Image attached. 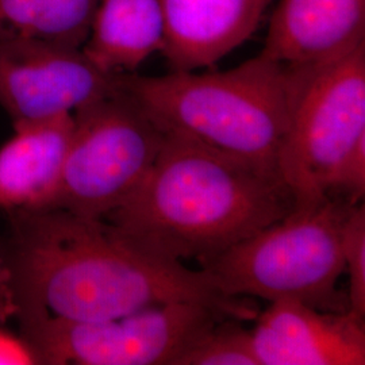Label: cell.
Here are the masks:
<instances>
[{"mask_svg":"<svg viewBox=\"0 0 365 365\" xmlns=\"http://www.w3.org/2000/svg\"><path fill=\"white\" fill-rule=\"evenodd\" d=\"M163 46L160 0H99L81 51L106 73H133Z\"/></svg>","mask_w":365,"mask_h":365,"instance_id":"obj_13","label":"cell"},{"mask_svg":"<svg viewBox=\"0 0 365 365\" xmlns=\"http://www.w3.org/2000/svg\"><path fill=\"white\" fill-rule=\"evenodd\" d=\"M272 0H160L161 53L173 71L214 66L241 46L260 25Z\"/></svg>","mask_w":365,"mask_h":365,"instance_id":"obj_12","label":"cell"},{"mask_svg":"<svg viewBox=\"0 0 365 365\" xmlns=\"http://www.w3.org/2000/svg\"><path fill=\"white\" fill-rule=\"evenodd\" d=\"M294 209L279 172L164 134L143 182L105 220L157 256L202 264Z\"/></svg>","mask_w":365,"mask_h":365,"instance_id":"obj_2","label":"cell"},{"mask_svg":"<svg viewBox=\"0 0 365 365\" xmlns=\"http://www.w3.org/2000/svg\"><path fill=\"white\" fill-rule=\"evenodd\" d=\"M252 333L259 365H364V319L297 300L271 302Z\"/></svg>","mask_w":365,"mask_h":365,"instance_id":"obj_9","label":"cell"},{"mask_svg":"<svg viewBox=\"0 0 365 365\" xmlns=\"http://www.w3.org/2000/svg\"><path fill=\"white\" fill-rule=\"evenodd\" d=\"M365 43V0H280L261 54L288 66L327 64Z\"/></svg>","mask_w":365,"mask_h":365,"instance_id":"obj_10","label":"cell"},{"mask_svg":"<svg viewBox=\"0 0 365 365\" xmlns=\"http://www.w3.org/2000/svg\"><path fill=\"white\" fill-rule=\"evenodd\" d=\"M344 272L348 274V312L359 319L365 318V207L353 205L342 225Z\"/></svg>","mask_w":365,"mask_h":365,"instance_id":"obj_16","label":"cell"},{"mask_svg":"<svg viewBox=\"0 0 365 365\" xmlns=\"http://www.w3.org/2000/svg\"><path fill=\"white\" fill-rule=\"evenodd\" d=\"M99 0H0V38L39 39L81 49Z\"/></svg>","mask_w":365,"mask_h":365,"instance_id":"obj_14","label":"cell"},{"mask_svg":"<svg viewBox=\"0 0 365 365\" xmlns=\"http://www.w3.org/2000/svg\"><path fill=\"white\" fill-rule=\"evenodd\" d=\"M1 253L13 280L16 319L48 314L102 321L170 302H196L222 315L257 317L248 300L227 297L203 269L146 250L105 218L66 210L9 212Z\"/></svg>","mask_w":365,"mask_h":365,"instance_id":"obj_1","label":"cell"},{"mask_svg":"<svg viewBox=\"0 0 365 365\" xmlns=\"http://www.w3.org/2000/svg\"><path fill=\"white\" fill-rule=\"evenodd\" d=\"M106 73L78 48L39 39L0 38V106L14 123L72 113L115 93Z\"/></svg>","mask_w":365,"mask_h":365,"instance_id":"obj_8","label":"cell"},{"mask_svg":"<svg viewBox=\"0 0 365 365\" xmlns=\"http://www.w3.org/2000/svg\"><path fill=\"white\" fill-rule=\"evenodd\" d=\"M237 319L218 321L182 353L176 365H259L252 333Z\"/></svg>","mask_w":365,"mask_h":365,"instance_id":"obj_15","label":"cell"},{"mask_svg":"<svg viewBox=\"0 0 365 365\" xmlns=\"http://www.w3.org/2000/svg\"><path fill=\"white\" fill-rule=\"evenodd\" d=\"M294 87V69L261 53L223 72L118 76V90L164 134L276 172Z\"/></svg>","mask_w":365,"mask_h":365,"instance_id":"obj_3","label":"cell"},{"mask_svg":"<svg viewBox=\"0 0 365 365\" xmlns=\"http://www.w3.org/2000/svg\"><path fill=\"white\" fill-rule=\"evenodd\" d=\"M291 68L295 87L277 167L299 209L331 196L341 164L365 137V43L327 64Z\"/></svg>","mask_w":365,"mask_h":365,"instance_id":"obj_5","label":"cell"},{"mask_svg":"<svg viewBox=\"0 0 365 365\" xmlns=\"http://www.w3.org/2000/svg\"><path fill=\"white\" fill-rule=\"evenodd\" d=\"M225 318L202 303L170 302L102 321H68L45 314L18 322L38 364L176 365L182 353Z\"/></svg>","mask_w":365,"mask_h":365,"instance_id":"obj_6","label":"cell"},{"mask_svg":"<svg viewBox=\"0 0 365 365\" xmlns=\"http://www.w3.org/2000/svg\"><path fill=\"white\" fill-rule=\"evenodd\" d=\"M365 194V137L353 146L339 167L333 194L351 203H360Z\"/></svg>","mask_w":365,"mask_h":365,"instance_id":"obj_17","label":"cell"},{"mask_svg":"<svg viewBox=\"0 0 365 365\" xmlns=\"http://www.w3.org/2000/svg\"><path fill=\"white\" fill-rule=\"evenodd\" d=\"M54 209L105 218L143 182L164 143V133L117 90L75 110Z\"/></svg>","mask_w":365,"mask_h":365,"instance_id":"obj_7","label":"cell"},{"mask_svg":"<svg viewBox=\"0 0 365 365\" xmlns=\"http://www.w3.org/2000/svg\"><path fill=\"white\" fill-rule=\"evenodd\" d=\"M30 364H38V360L26 339L0 329V365Z\"/></svg>","mask_w":365,"mask_h":365,"instance_id":"obj_18","label":"cell"},{"mask_svg":"<svg viewBox=\"0 0 365 365\" xmlns=\"http://www.w3.org/2000/svg\"><path fill=\"white\" fill-rule=\"evenodd\" d=\"M0 148V209L38 212L54 209L75 119L64 113L13 125Z\"/></svg>","mask_w":365,"mask_h":365,"instance_id":"obj_11","label":"cell"},{"mask_svg":"<svg viewBox=\"0 0 365 365\" xmlns=\"http://www.w3.org/2000/svg\"><path fill=\"white\" fill-rule=\"evenodd\" d=\"M353 205L341 196L294 209L284 218L200 264L227 297L297 300L342 312L337 282L344 274L342 225ZM348 312V310H346Z\"/></svg>","mask_w":365,"mask_h":365,"instance_id":"obj_4","label":"cell"},{"mask_svg":"<svg viewBox=\"0 0 365 365\" xmlns=\"http://www.w3.org/2000/svg\"><path fill=\"white\" fill-rule=\"evenodd\" d=\"M16 303L14 297L13 280L9 267L0 253V324L15 318Z\"/></svg>","mask_w":365,"mask_h":365,"instance_id":"obj_19","label":"cell"}]
</instances>
